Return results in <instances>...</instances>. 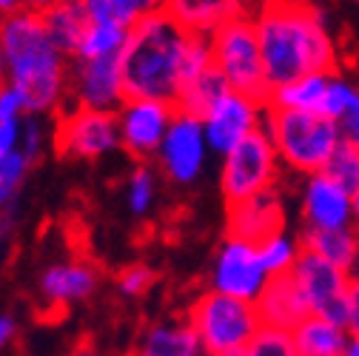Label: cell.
<instances>
[{
	"label": "cell",
	"mask_w": 359,
	"mask_h": 356,
	"mask_svg": "<svg viewBox=\"0 0 359 356\" xmlns=\"http://www.w3.org/2000/svg\"><path fill=\"white\" fill-rule=\"evenodd\" d=\"M211 57H214V69L222 74L231 92L254 100L257 106L268 103L271 85H268L259 55L257 26L251 23L248 15H240L211 32Z\"/></svg>",
	"instance_id": "cell-5"
},
{
	"label": "cell",
	"mask_w": 359,
	"mask_h": 356,
	"mask_svg": "<svg viewBox=\"0 0 359 356\" xmlns=\"http://www.w3.org/2000/svg\"><path fill=\"white\" fill-rule=\"evenodd\" d=\"M174 114L177 111L165 103H151V100L126 103L120 114V137L126 151L137 160H146L154 151H160Z\"/></svg>",
	"instance_id": "cell-13"
},
{
	"label": "cell",
	"mask_w": 359,
	"mask_h": 356,
	"mask_svg": "<svg viewBox=\"0 0 359 356\" xmlns=\"http://www.w3.org/2000/svg\"><path fill=\"white\" fill-rule=\"evenodd\" d=\"M342 356H359V339L353 336V339H348V348H345V353Z\"/></svg>",
	"instance_id": "cell-40"
},
{
	"label": "cell",
	"mask_w": 359,
	"mask_h": 356,
	"mask_svg": "<svg viewBox=\"0 0 359 356\" xmlns=\"http://www.w3.org/2000/svg\"><path fill=\"white\" fill-rule=\"evenodd\" d=\"M9 334H12V322L4 317V320H0V345L6 342V336H9Z\"/></svg>",
	"instance_id": "cell-39"
},
{
	"label": "cell",
	"mask_w": 359,
	"mask_h": 356,
	"mask_svg": "<svg viewBox=\"0 0 359 356\" xmlns=\"http://www.w3.org/2000/svg\"><path fill=\"white\" fill-rule=\"evenodd\" d=\"M4 60H6V55H4V46H0V74H4ZM0 92H4V83H0Z\"/></svg>",
	"instance_id": "cell-43"
},
{
	"label": "cell",
	"mask_w": 359,
	"mask_h": 356,
	"mask_svg": "<svg viewBox=\"0 0 359 356\" xmlns=\"http://www.w3.org/2000/svg\"><path fill=\"white\" fill-rule=\"evenodd\" d=\"M268 109V135L277 154L302 174H320L337 146L342 143L339 123L320 111L299 109Z\"/></svg>",
	"instance_id": "cell-4"
},
{
	"label": "cell",
	"mask_w": 359,
	"mask_h": 356,
	"mask_svg": "<svg viewBox=\"0 0 359 356\" xmlns=\"http://www.w3.org/2000/svg\"><path fill=\"white\" fill-rule=\"evenodd\" d=\"M356 240L359 234H353L351 228H337V231H320V228H305L299 237V248L320 254L323 259H328L337 268H348V262L356 251Z\"/></svg>",
	"instance_id": "cell-25"
},
{
	"label": "cell",
	"mask_w": 359,
	"mask_h": 356,
	"mask_svg": "<svg viewBox=\"0 0 359 356\" xmlns=\"http://www.w3.org/2000/svg\"><path fill=\"white\" fill-rule=\"evenodd\" d=\"M12 143H15V123H4V125H0V157L9 154Z\"/></svg>",
	"instance_id": "cell-37"
},
{
	"label": "cell",
	"mask_w": 359,
	"mask_h": 356,
	"mask_svg": "<svg viewBox=\"0 0 359 356\" xmlns=\"http://www.w3.org/2000/svg\"><path fill=\"white\" fill-rule=\"evenodd\" d=\"M57 157L69 160H92L117 146V120L106 111L80 106L77 111L57 114L55 131Z\"/></svg>",
	"instance_id": "cell-9"
},
{
	"label": "cell",
	"mask_w": 359,
	"mask_h": 356,
	"mask_svg": "<svg viewBox=\"0 0 359 356\" xmlns=\"http://www.w3.org/2000/svg\"><path fill=\"white\" fill-rule=\"evenodd\" d=\"M259 251V259L265 265V271L268 277H277V274H285L294 268V262H297V254H299V245L288 242L285 237H274V240H268Z\"/></svg>",
	"instance_id": "cell-28"
},
{
	"label": "cell",
	"mask_w": 359,
	"mask_h": 356,
	"mask_svg": "<svg viewBox=\"0 0 359 356\" xmlns=\"http://www.w3.org/2000/svg\"><path fill=\"white\" fill-rule=\"evenodd\" d=\"M18 4V0H0V9H12Z\"/></svg>",
	"instance_id": "cell-44"
},
{
	"label": "cell",
	"mask_w": 359,
	"mask_h": 356,
	"mask_svg": "<svg viewBox=\"0 0 359 356\" xmlns=\"http://www.w3.org/2000/svg\"><path fill=\"white\" fill-rule=\"evenodd\" d=\"M331 74H305L288 85H280L271 92L265 106L271 109H299V111H320L323 97L328 92Z\"/></svg>",
	"instance_id": "cell-23"
},
{
	"label": "cell",
	"mask_w": 359,
	"mask_h": 356,
	"mask_svg": "<svg viewBox=\"0 0 359 356\" xmlns=\"http://www.w3.org/2000/svg\"><path fill=\"white\" fill-rule=\"evenodd\" d=\"M0 46L12 69L20 106L29 111L49 109L63 88V63L43 18L32 12L12 18L0 32Z\"/></svg>",
	"instance_id": "cell-3"
},
{
	"label": "cell",
	"mask_w": 359,
	"mask_h": 356,
	"mask_svg": "<svg viewBox=\"0 0 359 356\" xmlns=\"http://www.w3.org/2000/svg\"><path fill=\"white\" fill-rule=\"evenodd\" d=\"M77 95L86 109L106 111L117 109L123 103L120 95V52L117 55H103L95 60H80L74 71Z\"/></svg>",
	"instance_id": "cell-17"
},
{
	"label": "cell",
	"mask_w": 359,
	"mask_h": 356,
	"mask_svg": "<svg viewBox=\"0 0 359 356\" xmlns=\"http://www.w3.org/2000/svg\"><path fill=\"white\" fill-rule=\"evenodd\" d=\"M219 356H245L243 350H231V353H219Z\"/></svg>",
	"instance_id": "cell-45"
},
{
	"label": "cell",
	"mask_w": 359,
	"mask_h": 356,
	"mask_svg": "<svg viewBox=\"0 0 359 356\" xmlns=\"http://www.w3.org/2000/svg\"><path fill=\"white\" fill-rule=\"evenodd\" d=\"M345 274H348V282H351V285H359V240H356V251H353V256H351V262H348Z\"/></svg>",
	"instance_id": "cell-38"
},
{
	"label": "cell",
	"mask_w": 359,
	"mask_h": 356,
	"mask_svg": "<svg viewBox=\"0 0 359 356\" xmlns=\"http://www.w3.org/2000/svg\"><path fill=\"white\" fill-rule=\"evenodd\" d=\"M226 228L231 240L248 242L254 248H262L268 240L283 237L285 228V208L277 194V189L262 191L257 197H248L243 203L229 205Z\"/></svg>",
	"instance_id": "cell-10"
},
{
	"label": "cell",
	"mask_w": 359,
	"mask_h": 356,
	"mask_svg": "<svg viewBox=\"0 0 359 356\" xmlns=\"http://www.w3.org/2000/svg\"><path fill=\"white\" fill-rule=\"evenodd\" d=\"M203 160H205L203 123L177 111L160 146V165L165 177L174 183H191L203 168Z\"/></svg>",
	"instance_id": "cell-12"
},
{
	"label": "cell",
	"mask_w": 359,
	"mask_h": 356,
	"mask_svg": "<svg viewBox=\"0 0 359 356\" xmlns=\"http://www.w3.org/2000/svg\"><path fill=\"white\" fill-rule=\"evenodd\" d=\"M131 356H200V339L189 325H154Z\"/></svg>",
	"instance_id": "cell-22"
},
{
	"label": "cell",
	"mask_w": 359,
	"mask_h": 356,
	"mask_svg": "<svg viewBox=\"0 0 359 356\" xmlns=\"http://www.w3.org/2000/svg\"><path fill=\"white\" fill-rule=\"evenodd\" d=\"M294 345L299 350V356H342L348 348V336L342 328H337L334 322L311 314L305 317L294 331Z\"/></svg>",
	"instance_id": "cell-21"
},
{
	"label": "cell",
	"mask_w": 359,
	"mask_h": 356,
	"mask_svg": "<svg viewBox=\"0 0 359 356\" xmlns=\"http://www.w3.org/2000/svg\"><path fill=\"white\" fill-rule=\"evenodd\" d=\"M339 131H342V140L359 151V92H356V100L348 109V114L339 120Z\"/></svg>",
	"instance_id": "cell-33"
},
{
	"label": "cell",
	"mask_w": 359,
	"mask_h": 356,
	"mask_svg": "<svg viewBox=\"0 0 359 356\" xmlns=\"http://www.w3.org/2000/svg\"><path fill=\"white\" fill-rule=\"evenodd\" d=\"M95 285H97V268L92 259H74L72 265H55L43 277V294L57 305H66L69 299L92 294Z\"/></svg>",
	"instance_id": "cell-20"
},
{
	"label": "cell",
	"mask_w": 359,
	"mask_h": 356,
	"mask_svg": "<svg viewBox=\"0 0 359 356\" xmlns=\"http://www.w3.org/2000/svg\"><path fill=\"white\" fill-rule=\"evenodd\" d=\"M43 26H46L57 52L80 55L83 40L92 32V15H88L83 0H66V4L43 12Z\"/></svg>",
	"instance_id": "cell-19"
},
{
	"label": "cell",
	"mask_w": 359,
	"mask_h": 356,
	"mask_svg": "<svg viewBox=\"0 0 359 356\" xmlns=\"http://www.w3.org/2000/svg\"><path fill=\"white\" fill-rule=\"evenodd\" d=\"M18 109H20V100H18V95H15V88L12 92H0V125L4 123H15V114H18Z\"/></svg>",
	"instance_id": "cell-35"
},
{
	"label": "cell",
	"mask_w": 359,
	"mask_h": 356,
	"mask_svg": "<svg viewBox=\"0 0 359 356\" xmlns=\"http://www.w3.org/2000/svg\"><path fill=\"white\" fill-rule=\"evenodd\" d=\"M20 4H23L32 15H43V12H49V9L60 6V4H66V0H20Z\"/></svg>",
	"instance_id": "cell-36"
},
{
	"label": "cell",
	"mask_w": 359,
	"mask_h": 356,
	"mask_svg": "<svg viewBox=\"0 0 359 356\" xmlns=\"http://www.w3.org/2000/svg\"><path fill=\"white\" fill-rule=\"evenodd\" d=\"M157 274L149 268V265H126V268L117 274V288L126 294V296H143L151 285H154Z\"/></svg>",
	"instance_id": "cell-31"
},
{
	"label": "cell",
	"mask_w": 359,
	"mask_h": 356,
	"mask_svg": "<svg viewBox=\"0 0 359 356\" xmlns=\"http://www.w3.org/2000/svg\"><path fill=\"white\" fill-rule=\"evenodd\" d=\"M254 26L271 92L305 74L337 71V49L308 0H262Z\"/></svg>",
	"instance_id": "cell-1"
},
{
	"label": "cell",
	"mask_w": 359,
	"mask_h": 356,
	"mask_svg": "<svg viewBox=\"0 0 359 356\" xmlns=\"http://www.w3.org/2000/svg\"><path fill=\"white\" fill-rule=\"evenodd\" d=\"M277 183V149L265 131H251L245 140H240L222 165V197L226 205L243 203L262 191H271Z\"/></svg>",
	"instance_id": "cell-7"
},
{
	"label": "cell",
	"mask_w": 359,
	"mask_h": 356,
	"mask_svg": "<svg viewBox=\"0 0 359 356\" xmlns=\"http://www.w3.org/2000/svg\"><path fill=\"white\" fill-rule=\"evenodd\" d=\"M251 131H257V103L231 92V88L211 106V111L203 120L205 143L214 151H226V154L240 140H245Z\"/></svg>",
	"instance_id": "cell-14"
},
{
	"label": "cell",
	"mask_w": 359,
	"mask_h": 356,
	"mask_svg": "<svg viewBox=\"0 0 359 356\" xmlns=\"http://www.w3.org/2000/svg\"><path fill=\"white\" fill-rule=\"evenodd\" d=\"M83 4L92 15V23L131 29L140 18L163 9L165 0H83Z\"/></svg>",
	"instance_id": "cell-24"
},
{
	"label": "cell",
	"mask_w": 359,
	"mask_h": 356,
	"mask_svg": "<svg viewBox=\"0 0 359 356\" xmlns=\"http://www.w3.org/2000/svg\"><path fill=\"white\" fill-rule=\"evenodd\" d=\"M23 168H26V160L18 157V154L0 157V203H4V200L12 194V189L18 186Z\"/></svg>",
	"instance_id": "cell-32"
},
{
	"label": "cell",
	"mask_w": 359,
	"mask_h": 356,
	"mask_svg": "<svg viewBox=\"0 0 359 356\" xmlns=\"http://www.w3.org/2000/svg\"><path fill=\"white\" fill-rule=\"evenodd\" d=\"M291 277L299 285L311 314H317L345 331V325H348V285H351L348 274L342 268H337V265H331L328 259H323L320 254L299 248Z\"/></svg>",
	"instance_id": "cell-8"
},
{
	"label": "cell",
	"mask_w": 359,
	"mask_h": 356,
	"mask_svg": "<svg viewBox=\"0 0 359 356\" xmlns=\"http://www.w3.org/2000/svg\"><path fill=\"white\" fill-rule=\"evenodd\" d=\"M353 100H356V92H353V88L345 80H331L328 83V92L323 97V106H320V114H325L328 120L339 123L348 114V109L353 106Z\"/></svg>",
	"instance_id": "cell-30"
},
{
	"label": "cell",
	"mask_w": 359,
	"mask_h": 356,
	"mask_svg": "<svg viewBox=\"0 0 359 356\" xmlns=\"http://www.w3.org/2000/svg\"><path fill=\"white\" fill-rule=\"evenodd\" d=\"M265 282H268V271L259 259V251L248 242L229 237L214 265V291L254 302L265 288Z\"/></svg>",
	"instance_id": "cell-11"
},
{
	"label": "cell",
	"mask_w": 359,
	"mask_h": 356,
	"mask_svg": "<svg viewBox=\"0 0 359 356\" xmlns=\"http://www.w3.org/2000/svg\"><path fill=\"white\" fill-rule=\"evenodd\" d=\"M302 214H305V228H320V231L348 228L353 217V197L342 191L337 183H331L325 174H313L305 186Z\"/></svg>",
	"instance_id": "cell-16"
},
{
	"label": "cell",
	"mask_w": 359,
	"mask_h": 356,
	"mask_svg": "<svg viewBox=\"0 0 359 356\" xmlns=\"http://www.w3.org/2000/svg\"><path fill=\"white\" fill-rule=\"evenodd\" d=\"M243 353L245 356H299V350L294 345V336L288 331L265 328V325L254 334V339L245 345Z\"/></svg>",
	"instance_id": "cell-27"
},
{
	"label": "cell",
	"mask_w": 359,
	"mask_h": 356,
	"mask_svg": "<svg viewBox=\"0 0 359 356\" xmlns=\"http://www.w3.org/2000/svg\"><path fill=\"white\" fill-rule=\"evenodd\" d=\"M189 40L191 32L180 26L165 9H157L134 23L120 52L123 103L151 100L177 111Z\"/></svg>",
	"instance_id": "cell-2"
},
{
	"label": "cell",
	"mask_w": 359,
	"mask_h": 356,
	"mask_svg": "<svg viewBox=\"0 0 359 356\" xmlns=\"http://www.w3.org/2000/svg\"><path fill=\"white\" fill-rule=\"evenodd\" d=\"M69 356H97V353H95L92 348H88V345H77V348H74Z\"/></svg>",
	"instance_id": "cell-41"
},
{
	"label": "cell",
	"mask_w": 359,
	"mask_h": 356,
	"mask_svg": "<svg viewBox=\"0 0 359 356\" xmlns=\"http://www.w3.org/2000/svg\"><path fill=\"white\" fill-rule=\"evenodd\" d=\"M320 174H325L331 183H337L342 191H348L353 197L359 189V151L342 140Z\"/></svg>",
	"instance_id": "cell-26"
},
{
	"label": "cell",
	"mask_w": 359,
	"mask_h": 356,
	"mask_svg": "<svg viewBox=\"0 0 359 356\" xmlns=\"http://www.w3.org/2000/svg\"><path fill=\"white\" fill-rule=\"evenodd\" d=\"M345 328L359 339V285H348V325Z\"/></svg>",
	"instance_id": "cell-34"
},
{
	"label": "cell",
	"mask_w": 359,
	"mask_h": 356,
	"mask_svg": "<svg viewBox=\"0 0 359 356\" xmlns=\"http://www.w3.org/2000/svg\"><path fill=\"white\" fill-rule=\"evenodd\" d=\"M151 200H154V174L149 171L146 163H140L134 168L131 183H128V205L134 214H146Z\"/></svg>",
	"instance_id": "cell-29"
},
{
	"label": "cell",
	"mask_w": 359,
	"mask_h": 356,
	"mask_svg": "<svg viewBox=\"0 0 359 356\" xmlns=\"http://www.w3.org/2000/svg\"><path fill=\"white\" fill-rule=\"evenodd\" d=\"M189 328L200 339L205 356L245 350L254 334L262 328L257 308L248 299H237L222 291H208L189 308Z\"/></svg>",
	"instance_id": "cell-6"
},
{
	"label": "cell",
	"mask_w": 359,
	"mask_h": 356,
	"mask_svg": "<svg viewBox=\"0 0 359 356\" xmlns=\"http://www.w3.org/2000/svg\"><path fill=\"white\" fill-rule=\"evenodd\" d=\"M259 325L265 328H280V331H294L305 317H311L308 302L299 291V285L294 282L291 271L268 277L265 288L259 291V296L254 299Z\"/></svg>",
	"instance_id": "cell-15"
},
{
	"label": "cell",
	"mask_w": 359,
	"mask_h": 356,
	"mask_svg": "<svg viewBox=\"0 0 359 356\" xmlns=\"http://www.w3.org/2000/svg\"><path fill=\"white\" fill-rule=\"evenodd\" d=\"M163 9L189 32L211 34L217 26L245 15V0H165Z\"/></svg>",
	"instance_id": "cell-18"
},
{
	"label": "cell",
	"mask_w": 359,
	"mask_h": 356,
	"mask_svg": "<svg viewBox=\"0 0 359 356\" xmlns=\"http://www.w3.org/2000/svg\"><path fill=\"white\" fill-rule=\"evenodd\" d=\"M353 219H356V226H359V189L353 194Z\"/></svg>",
	"instance_id": "cell-42"
}]
</instances>
